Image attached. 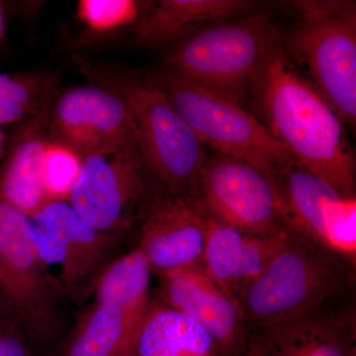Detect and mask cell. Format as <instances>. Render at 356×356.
Wrapping results in <instances>:
<instances>
[{
	"instance_id": "cell-1",
	"label": "cell",
	"mask_w": 356,
	"mask_h": 356,
	"mask_svg": "<svg viewBox=\"0 0 356 356\" xmlns=\"http://www.w3.org/2000/svg\"><path fill=\"white\" fill-rule=\"evenodd\" d=\"M250 90L266 127L292 158L341 196L355 197V154L346 127L281 42Z\"/></svg>"
},
{
	"instance_id": "cell-2",
	"label": "cell",
	"mask_w": 356,
	"mask_h": 356,
	"mask_svg": "<svg viewBox=\"0 0 356 356\" xmlns=\"http://www.w3.org/2000/svg\"><path fill=\"white\" fill-rule=\"evenodd\" d=\"M79 67L91 83L111 89L127 109L140 153L163 191L194 195L206 146L149 77L130 70L92 64L79 58Z\"/></svg>"
},
{
	"instance_id": "cell-3",
	"label": "cell",
	"mask_w": 356,
	"mask_h": 356,
	"mask_svg": "<svg viewBox=\"0 0 356 356\" xmlns=\"http://www.w3.org/2000/svg\"><path fill=\"white\" fill-rule=\"evenodd\" d=\"M346 262L295 232L238 297L245 324L261 329L325 303L346 286Z\"/></svg>"
},
{
	"instance_id": "cell-4",
	"label": "cell",
	"mask_w": 356,
	"mask_h": 356,
	"mask_svg": "<svg viewBox=\"0 0 356 356\" xmlns=\"http://www.w3.org/2000/svg\"><path fill=\"white\" fill-rule=\"evenodd\" d=\"M287 54L343 125L356 123V10L353 1L296 2Z\"/></svg>"
},
{
	"instance_id": "cell-5",
	"label": "cell",
	"mask_w": 356,
	"mask_h": 356,
	"mask_svg": "<svg viewBox=\"0 0 356 356\" xmlns=\"http://www.w3.org/2000/svg\"><path fill=\"white\" fill-rule=\"evenodd\" d=\"M280 42L270 15L255 13L204 28L168 56L166 70L242 105Z\"/></svg>"
},
{
	"instance_id": "cell-6",
	"label": "cell",
	"mask_w": 356,
	"mask_h": 356,
	"mask_svg": "<svg viewBox=\"0 0 356 356\" xmlns=\"http://www.w3.org/2000/svg\"><path fill=\"white\" fill-rule=\"evenodd\" d=\"M205 146L257 166L274 180L295 159L242 105L165 70L149 77Z\"/></svg>"
},
{
	"instance_id": "cell-7",
	"label": "cell",
	"mask_w": 356,
	"mask_h": 356,
	"mask_svg": "<svg viewBox=\"0 0 356 356\" xmlns=\"http://www.w3.org/2000/svg\"><path fill=\"white\" fill-rule=\"evenodd\" d=\"M161 189L134 140L84 154L67 202L91 228L124 236Z\"/></svg>"
},
{
	"instance_id": "cell-8",
	"label": "cell",
	"mask_w": 356,
	"mask_h": 356,
	"mask_svg": "<svg viewBox=\"0 0 356 356\" xmlns=\"http://www.w3.org/2000/svg\"><path fill=\"white\" fill-rule=\"evenodd\" d=\"M0 292L4 314L27 343L50 346L62 332L58 298L37 254L27 215L0 203Z\"/></svg>"
},
{
	"instance_id": "cell-9",
	"label": "cell",
	"mask_w": 356,
	"mask_h": 356,
	"mask_svg": "<svg viewBox=\"0 0 356 356\" xmlns=\"http://www.w3.org/2000/svg\"><path fill=\"white\" fill-rule=\"evenodd\" d=\"M194 196L210 216L248 233L294 231L276 180L241 159L208 156Z\"/></svg>"
},
{
	"instance_id": "cell-10",
	"label": "cell",
	"mask_w": 356,
	"mask_h": 356,
	"mask_svg": "<svg viewBox=\"0 0 356 356\" xmlns=\"http://www.w3.org/2000/svg\"><path fill=\"white\" fill-rule=\"evenodd\" d=\"M290 225L299 235L350 264L356 257V200L292 161L277 179Z\"/></svg>"
},
{
	"instance_id": "cell-11",
	"label": "cell",
	"mask_w": 356,
	"mask_h": 356,
	"mask_svg": "<svg viewBox=\"0 0 356 356\" xmlns=\"http://www.w3.org/2000/svg\"><path fill=\"white\" fill-rule=\"evenodd\" d=\"M209 214L194 195L156 194L140 221L138 247L159 275L202 266Z\"/></svg>"
},
{
	"instance_id": "cell-12",
	"label": "cell",
	"mask_w": 356,
	"mask_h": 356,
	"mask_svg": "<svg viewBox=\"0 0 356 356\" xmlns=\"http://www.w3.org/2000/svg\"><path fill=\"white\" fill-rule=\"evenodd\" d=\"M163 302L200 325L222 356L240 355L247 329L240 303L218 286L201 267L161 274Z\"/></svg>"
},
{
	"instance_id": "cell-13",
	"label": "cell",
	"mask_w": 356,
	"mask_h": 356,
	"mask_svg": "<svg viewBox=\"0 0 356 356\" xmlns=\"http://www.w3.org/2000/svg\"><path fill=\"white\" fill-rule=\"evenodd\" d=\"M60 140L81 154L136 140L127 109L114 91L92 83L65 91L53 110Z\"/></svg>"
},
{
	"instance_id": "cell-14",
	"label": "cell",
	"mask_w": 356,
	"mask_h": 356,
	"mask_svg": "<svg viewBox=\"0 0 356 356\" xmlns=\"http://www.w3.org/2000/svg\"><path fill=\"white\" fill-rule=\"evenodd\" d=\"M293 233L254 235L209 215L201 268L218 286L238 300Z\"/></svg>"
},
{
	"instance_id": "cell-15",
	"label": "cell",
	"mask_w": 356,
	"mask_h": 356,
	"mask_svg": "<svg viewBox=\"0 0 356 356\" xmlns=\"http://www.w3.org/2000/svg\"><path fill=\"white\" fill-rule=\"evenodd\" d=\"M60 229L63 240L62 271L57 293L83 300L95 290L96 281L117 259L123 236L91 228L67 201H49L42 208Z\"/></svg>"
},
{
	"instance_id": "cell-16",
	"label": "cell",
	"mask_w": 356,
	"mask_h": 356,
	"mask_svg": "<svg viewBox=\"0 0 356 356\" xmlns=\"http://www.w3.org/2000/svg\"><path fill=\"white\" fill-rule=\"evenodd\" d=\"M325 303L257 329L250 348L261 356H356L355 318Z\"/></svg>"
},
{
	"instance_id": "cell-17",
	"label": "cell",
	"mask_w": 356,
	"mask_h": 356,
	"mask_svg": "<svg viewBox=\"0 0 356 356\" xmlns=\"http://www.w3.org/2000/svg\"><path fill=\"white\" fill-rule=\"evenodd\" d=\"M254 4L243 0H159L147 2L137 21V36L143 43L161 44L243 15Z\"/></svg>"
},
{
	"instance_id": "cell-18",
	"label": "cell",
	"mask_w": 356,
	"mask_h": 356,
	"mask_svg": "<svg viewBox=\"0 0 356 356\" xmlns=\"http://www.w3.org/2000/svg\"><path fill=\"white\" fill-rule=\"evenodd\" d=\"M134 356H222L200 325L166 305L149 302L143 318Z\"/></svg>"
},
{
	"instance_id": "cell-19",
	"label": "cell",
	"mask_w": 356,
	"mask_h": 356,
	"mask_svg": "<svg viewBox=\"0 0 356 356\" xmlns=\"http://www.w3.org/2000/svg\"><path fill=\"white\" fill-rule=\"evenodd\" d=\"M32 129H25L14 140L0 168V203L27 216L39 212L49 202L42 184L41 166L44 140Z\"/></svg>"
},
{
	"instance_id": "cell-20",
	"label": "cell",
	"mask_w": 356,
	"mask_h": 356,
	"mask_svg": "<svg viewBox=\"0 0 356 356\" xmlns=\"http://www.w3.org/2000/svg\"><path fill=\"white\" fill-rule=\"evenodd\" d=\"M138 332L119 307L96 303L77 320L62 356H134Z\"/></svg>"
},
{
	"instance_id": "cell-21",
	"label": "cell",
	"mask_w": 356,
	"mask_h": 356,
	"mask_svg": "<svg viewBox=\"0 0 356 356\" xmlns=\"http://www.w3.org/2000/svg\"><path fill=\"white\" fill-rule=\"evenodd\" d=\"M151 266L139 247L117 257L96 281V303L119 307L140 327L149 308Z\"/></svg>"
},
{
	"instance_id": "cell-22",
	"label": "cell",
	"mask_w": 356,
	"mask_h": 356,
	"mask_svg": "<svg viewBox=\"0 0 356 356\" xmlns=\"http://www.w3.org/2000/svg\"><path fill=\"white\" fill-rule=\"evenodd\" d=\"M83 156L60 142L46 144L42 158L41 177L48 201H69L81 177Z\"/></svg>"
},
{
	"instance_id": "cell-23",
	"label": "cell",
	"mask_w": 356,
	"mask_h": 356,
	"mask_svg": "<svg viewBox=\"0 0 356 356\" xmlns=\"http://www.w3.org/2000/svg\"><path fill=\"white\" fill-rule=\"evenodd\" d=\"M76 15L91 31L112 32L137 22L140 6L134 0H81Z\"/></svg>"
},
{
	"instance_id": "cell-24",
	"label": "cell",
	"mask_w": 356,
	"mask_h": 356,
	"mask_svg": "<svg viewBox=\"0 0 356 356\" xmlns=\"http://www.w3.org/2000/svg\"><path fill=\"white\" fill-rule=\"evenodd\" d=\"M53 84L50 77L0 72V95L19 105L27 113L38 111Z\"/></svg>"
},
{
	"instance_id": "cell-25",
	"label": "cell",
	"mask_w": 356,
	"mask_h": 356,
	"mask_svg": "<svg viewBox=\"0 0 356 356\" xmlns=\"http://www.w3.org/2000/svg\"><path fill=\"white\" fill-rule=\"evenodd\" d=\"M0 356H33L24 334L11 318L0 316Z\"/></svg>"
},
{
	"instance_id": "cell-26",
	"label": "cell",
	"mask_w": 356,
	"mask_h": 356,
	"mask_svg": "<svg viewBox=\"0 0 356 356\" xmlns=\"http://www.w3.org/2000/svg\"><path fill=\"white\" fill-rule=\"evenodd\" d=\"M27 112L19 105L0 95V125L17 123L24 118Z\"/></svg>"
},
{
	"instance_id": "cell-27",
	"label": "cell",
	"mask_w": 356,
	"mask_h": 356,
	"mask_svg": "<svg viewBox=\"0 0 356 356\" xmlns=\"http://www.w3.org/2000/svg\"><path fill=\"white\" fill-rule=\"evenodd\" d=\"M6 34V13H4L3 6L0 2V42L3 39Z\"/></svg>"
},
{
	"instance_id": "cell-28",
	"label": "cell",
	"mask_w": 356,
	"mask_h": 356,
	"mask_svg": "<svg viewBox=\"0 0 356 356\" xmlns=\"http://www.w3.org/2000/svg\"><path fill=\"white\" fill-rule=\"evenodd\" d=\"M6 137L4 135V133L2 132L1 129H0V159L3 156L4 153H6Z\"/></svg>"
},
{
	"instance_id": "cell-29",
	"label": "cell",
	"mask_w": 356,
	"mask_h": 356,
	"mask_svg": "<svg viewBox=\"0 0 356 356\" xmlns=\"http://www.w3.org/2000/svg\"><path fill=\"white\" fill-rule=\"evenodd\" d=\"M245 356H261L259 355V353H257V350H254V348H250V350L248 351L247 355H245Z\"/></svg>"
},
{
	"instance_id": "cell-30",
	"label": "cell",
	"mask_w": 356,
	"mask_h": 356,
	"mask_svg": "<svg viewBox=\"0 0 356 356\" xmlns=\"http://www.w3.org/2000/svg\"><path fill=\"white\" fill-rule=\"evenodd\" d=\"M0 316H2V317H6V314H4V309H3V304H2V298H1V294H0Z\"/></svg>"
},
{
	"instance_id": "cell-31",
	"label": "cell",
	"mask_w": 356,
	"mask_h": 356,
	"mask_svg": "<svg viewBox=\"0 0 356 356\" xmlns=\"http://www.w3.org/2000/svg\"><path fill=\"white\" fill-rule=\"evenodd\" d=\"M0 294H1V292H0Z\"/></svg>"
}]
</instances>
